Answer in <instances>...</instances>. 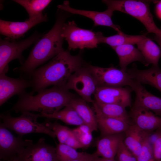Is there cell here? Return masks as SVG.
Returning a JSON list of instances; mask_svg holds the SVG:
<instances>
[{"instance_id":"obj_33","label":"cell","mask_w":161,"mask_h":161,"mask_svg":"<svg viewBox=\"0 0 161 161\" xmlns=\"http://www.w3.org/2000/svg\"><path fill=\"white\" fill-rule=\"evenodd\" d=\"M152 147L155 160H161V129L158 137L152 145Z\"/></svg>"},{"instance_id":"obj_7","label":"cell","mask_w":161,"mask_h":161,"mask_svg":"<svg viewBox=\"0 0 161 161\" xmlns=\"http://www.w3.org/2000/svg\"><path fill=\"white\" fill-rule=\"evenodd\" d=\"M43 35L35 32L27 38L17 41H10L6 39H0V74H6L8 70V64L18 59L21 65L24 63L23 52L37 42Z\"/></svg>"},{"instance_id":"obj_24","label":"cell","mask_w":161,"mask_h":161,"mask_svg":"<svg viewBox=\"0 0 161 161\" xmlns=\"http://www.w3.org/2000/svg\"><path fill=\"white\" fill-rule=\"evenodd\" d=\"M137 49L141 52L146 63L158 66L161 57V48L151 39L146 36L137 44Z\"/></svg>"},{"instance_id":"obj_12","label":"cell","mask_w":161,"mask_h":161,"mask_svg":"<svg viewBox=\"0 0 161 161\" xmlns=\"http://www.w3.org/2000/svg\"><path fill=\"white\" fill-rule=\"evenodd\" d=\"M16 161H58L56 147L45 142L41 138L35 144L28 146Z\"/></svg>"},{"instance_id":"obj_11","label":"cell","mask_w":161,"mask_h":161,"mask_svg":"<svg viewBox=\"0 0 161 161\" xmlns=\"http://www.w3.org/2000/svg\"><path fill=\"white\" fill-rule=\"evenodd\" d=\"M132 90L131 88L123 87H98L94 95L95 101L129 107L131 104Z\"/></svg>"},{"instance_id":"obj_16","label":"cell","mask_w":161,"mask_h":161,"mask_svg":"<svg viewBox=\"0 0 161 161\" xmlns=\"http://www.w3.org/2000/svg\"><path fill=\"white\" fill-rule=\"evenodd\" d=\"M31 80L22 78H13L6 74H0V106H1L12 96H19L26 92V89L32 87Z\"/></svg>"},{"instance_id":"obj_3","label":"cell","mask_w":161,"mask_h":161,"mask_svg":"<svg viewBox=\"0 0 161 161\" xmlns=\"http://www.w3.org/2000/svg\"><path fill=\"white\" fill-rule=\"evenodd\" d=\"M66 19L65 15L58 13L53 27L36 42L18 71L30 77L38 67L64 51L61 32Z\"/></svg>"},{"instance_id":"obj_5","label":"cell","mask_w":161,"mask_h":161,"mask_svg":"<svg viewBox=\"0 0 161 161\" xmlns=\"http://www.w3.org/2000/svg\"><path fill=\"white\" fill-rule=\"evenodd\" d=\"M17 117H12L9 113L1 114L0 126L10 129L15 131L18 135L31 133H41L47 134L55 138L54 132L47 127L44 123H41L37 121L41 114H34L29 112H22Z\"/></svg>"},{"instance_id":"obj_2","label":"cell","mask_w":161,"mask_h":161,"mask_svg":"<svg viewBox=\"0 0 161 161\" xmlns=\"http://www.w3.org/2000/svg\"><path fill=\"white\" fill-rule=\"evenodd\" d=\"M37 92L34 95L26 92L19 96L18 101L11 110L16 113L37 112L41 114H51L68 106L76 97L64 86H53Z\"/></svg>"},{"instance_id":"obj_26","label":"cell","mask_w":161,"mask_h":161,"mask_svg":"<svg viewBox=\"0 0 161 161\" xmlns=\"http://www.w3.org/2000/svg\"><path fill=\"white\" fill-rule=\"evenodd\" d=\"M95 102L104 115L131 124L129 114L124 106L117 104L104 103Z\"/></svg>"},{"instance_id":"obj_39","label":"cell","mask_w":161,"mask_h":161,"mask_svg":"<svg viewBox=\"0 0 161 161\" xmlns=\"http://www.w3.org/2000/svg\"><path fill=\"white\" fill-rule=\"evenodd\" d=\"M0 161H3L0 160Z\"/></svg>"},{"instance_id":"obj_34","label":"cell","mask_w":161,"mask_h":161,"mask_svg":"<svg viewBox=\"0 0 161 161\" xmlns=\"http://www.w3.org/2000/svg\"><path fill=\"white\" fill-rule=\"evenodd\" d=\"M99 156L96 152L92 154L87 153L83 161H94Z\"/></svg>"},{"instance_id":"obj_37","label":"cell","mask_w":161,"mask_h":161,"mask_svg":"<svg viewBox=\"0 0 161 161\" xmlns=\"http://www.w3.org/2000/svg\"><path fill=\"white\" fill-rule=\"evenodd\" d=\"M160 48H161V44L160 45Z\"/></svg>"},{"instance_id":"obj_4","label":"cell","mask_w":161,"mask_h":161,"mask_svg":"<svg viewBox=\"0 0 161 161\" xmlns=\"http://www.w3.org/2000/svg\"><path fill=\"white\" fill-rule=\"evenodd\" d=\"M153 1L136 0L102 1L107 5V8L112 12L120 11L137 19L144 25L148 32L155 34V40H161V29L155 24L150 10V4Z\"/></svg>"},{"instance_id":"obj_10","label":"cell","mask_w":161,"mask_h":161,"mask_svg":"<svg viewBox=\"0 0 161 161\" xmlns=\"http://www.w3.org/2000/svg\"><path fill=\"white\" fill-rule=\"evenodd\" d=\"M88 66L98 87H123L131 86L134 80L126 71L114 67L103 68L89 65Z\"/></svg>"},{"instance_id":"obj_8","label":"cell","mask_w":161,"mask_h":161,"mask_svg":"<svg viewBox=\"0 0 161 161\" xmlns=\"http://www.w3.org/2000/svg\"><path fill=\"white\" fill-rule=\"evenodd\" d=\"M64 86L75 91L87 102L92 103L94 101L92 95L98 87L88 65H83L75 71Z\"/></svg>"},{"instance_id":"obj_23","label":"cell","mask_w":161,"mask_h":161,"mask_svg":"<svg viewBox=\"0 0 161 161\" xmlns=\"http://www.w3.org/2000/svg\"><path fill=\"white\" fill-rule=\"evenodd\" d=\"M87 103L81 97H76L68 106L76 112L84 124L89 126L93 131H97L98 128L95 112Z\"/></svg>"},{"instance_id":"obj_17","label":"cell","mask_w":161,"mask_h":161,"mask_svg":"<svg viewBox=\"0 0 161 161\" xmlns=\"http://www.w3.org/2000/svg\"><path fill=\"white\" fill-rule=\"evenodd\" d=\"M136 96L133 105L148 109L161 117V98L148 92L139 83L134 80L130 87Z\"/></svg>"},{"instance_id":"obj_38","label":"cell","mask_w":161,"mask_h":161,"mask_svg":"<svg viewBox=\"0 0 161 161\" xmlns=\"http://www.w3.org/2000/svg\"><path fill=\"white\" fill-rule=\"evenodd\" d=\"M161 161V160H159V161Z\"/></svg>"},{"instance_id":"obj_35","label":"cell","mask_w":161,"mask_h":161,"mask_svg":"<svg viewBox=\"0 0 161 161\" xmlns=\"http://www.w3.org/2000/svg\"><path fill=\"white\" fill-rule=\"evenodd\" d=\"M94 161H117L114 159H109L103 157H97Z\"/></svg>"},{"instance_id":"obj_40","label":"cell","mask_w":161,"mask_h":161,"mask_svg":"<svg viewBox=\"0 0 161 161\" xmlns=\"http://www.w3.org/2000/svg\"></svg>"},{"instance_id":"obj_19","label":"cell","mask_w":161,"mask_h":161,"mask_svg":"<svg viewBox=\"0 0 161 161\" xmlns=\"http://www.w3.org/2000/svg\"><path fill=\"white\" fill-rule=\"evenodd\" d=\"M130 78L140 83L149 85L156 88L161 92V69L158 66H153L145 70L136 67L127 69Z\"/></svg>"},{"instance_id":"obj_14","label":"cell","mask_w":161,"mask_h":161,"mask_svg":"<svg viewBox=\"0 0 161 161\" xmlns=\"http://www.w3.org/2000/svg\"><path fill=\"white\" fill-rule=\"evenodd\" d=\"M47 20V14H43L23 22H14L0 20L1 34L12 39L22 36L31 28L36 25Z\"/></svg>"},{"instance_id":"obj_13","label":"cell","mask_w":161,"mask_h":161,"mask_svg":"<svg viewBox=\"0 0 161 161\" xmlns=\"http://www.w3.org/2000/svg\"><path fill=\"white\" fill-rule=\"evenodd\" d=\"M59 9L73 14L84 16L92 20L94 26H103L112 28L118 32L122 34L120 27L115 24L112 19L113 12L108 8L103 12L86 10L75 9L70 6L68 1H65L62 4L58 6Z\"/></svg>"},{"instance_id":"obj_31","label":"cell","mask_w":161,"mask_h":161,"mask_svg":"<svg viewBox=\"0 0 161 161\" xmlns=\"http://www.w3.org/2000/svg\"><path fill=\"white\" fill-rule=\"evenodd\" d=\"M149 136L145 140L140 152L136 157L137 161H156L152 146L148 140Z\"/></svg>"},{"instance_id":"obj_6","label":"cell","mask_w":161,"mask_h":161,"mask_svg":"<svg viewBox=\"0 0 161 161\" xmlns=\"http://www.w3.org/2000/svg\"><path fill=\"white\" fill-rule=\"evenodd\" d=\"M103 35L101 32L80 28L73 21L64 23L62 29L61 36L67 41L69 50L96 48Z\"/></svg>"},{"instance_id":"obj_28","label":"cell","mask_w":161,"mask_h":161,"mask_svg":"<svg viewBox=\"0 0 161 161\" xmlns=\"http://www.w3.org/2000/svg\"><path fill=\"white\" fill-rule=\"evenodd\" d=\"M13 1L25 8L28 14L29 19L42 14V11L52 1L49 0H15Z\"/></svg>"},{"instance_id":"obj_36","label":"cell","mask_w":161,"mask_h":161,"mask_svg":"<svg viewBox=\"0 0 161 161\" xmlns=\"http://www.w3.org/2000/svg\"><path fill=\"white\" fill-rule=\"evenodd\" d=\"M87 153H86L82 157L78 159L74 160L71 161H83Z\"/></svg>"},{"instance_id":"obj_30","label":"cell","mask_w":161,"mask_h":161,"mask_svg":"<svg viewBox=\"0 0 161 161\" xmlns=\"http://www.w3.org/2000/svg\"><path fill=\"white\" fill-rule=\"evenodd\" d=\"M72 130L83 148L87 147L90 145L93 139V131L89 126L83 124Z\"/></svg>"},{"instance_id":"obj_27","label":"cell","mask_w":161,"mask_h":161,"mask_svg":"<svg viewBox=\"0 0 161 161\" xmlns=\"http://www.w3.org/2000/svg\"><path fill=\"white\" fill-rule=\"evenodd\" d=\"M145 36V35H128L124 32L108 37L102 35L100 39V43L106 44L112 48L126 44L134 45L136 44Z\"/></svg>"},{"instance_id":"obj_29","label":"cell","mask_w":161,"mask_h":161,"mask_svg":"<svg viewBox=\"0 0 161 161\" xmlns=\"http://www.w3.org/2000/svg\"><path fill=\"white\" fill-rule=\"evenodd\" d=\"M56 148L58 161H71L78 159L86 153L78 152L76 149L64 144L59 143Z\"/></svg>"},{"instance_id":"obj_15","label":"cell","mask_w":161,"mask_h":161,"mask_svg":"<svg viewBox=\"0 0 161 161\" xmlns=\"http://www.w3.org/2000/svg\"><path fill=\"white\" fill-rule=\"evenodd\" d=\"M129 114L132 124L144 131L153 132L161 129V117L150 110L133 105Z\"/></svg>"},{"instance_id":"obj_32","label":"cell","mask_w":161,"mask_h":161,"mask_svg":"<svg viewBox=\"0 0 161 161\" xmlns=\"http://www.w3.org/2000/svg\"><path fill=\"white\" fill-rule=\"evenodd\" d=\"M116 156L117 161H137L136 157L125 146L123 140L119 147Z\"/></svg>"},{"instance_id":"obj_22","label":"cell","mask_w":161,"mask_h":161,"mask_svg":"<svg viewBox=\"0 0 161 161\" xmlns=\"http://www.w3.org/2000/svg\"><path fill=\"white\" fill-rule=\"evenodd\" d=\"M117 54L119 66L122 70L126 71L128 66L134 61H139L147 66L146 61L141 52L132 44H126L112 48Z\"/></svg>"},{"instance_id":"obj_1","label":"cell","mask_w":161,"mask_h":161,"mask_svg":"<svg viewBox=\"0 0 161 161\" xmlns=\"http://www.w3.org/2000/svg\"><path fill=\"white\" fill-rule=\"evenodd\" d=\"M83 65L80 54L72 55L68 50L63 51L32 73L30 92L34 94L51 86H64L71 75Z\"/></svg>"},{"instance_id":"obj_18","label":"cell","mask_w":161,"mask_h":161,"mask_svg":"<svg viewBox=\"0 0 161 161\" xmlns=\"http://www.w3.org/2000/svg\"><path fill=\"white\" fill-rule=\"evenodd\" d=\"M92 103V109L95 114L98 128L102 137L123 133L128 129L130 124L106 116L101 111L95 101Z\"/></svg>"},{"instance_id":"obj_25","label":"cell","mask_w":161,"mask_h":161,"mask_svg":"<svg viewBox=\"0 0 161 161\" xmlns=\"http://www.w3.org/2000/svg\"><path fill=\"white\" fill-rule=\"evenodd\" d=\"M41 114V117L60 120L69 125L79 126L84 124L76 112L69 106L52 114Z\"/></svg>"},{"instance_id":"obj_20","label":"cell","mask_w":161,"mask_h":161,"mask_svg":"<svg viewBox=\"0 0 161 161\" xmlns=\"http://www.w3.org/2000/svg\"><path fill=\"white\" fill-rule=\"evenodd\" d=\"M153 132L144 131L132 123L124 132L123 143L137 157L140 152L145 140Z\"/></svg>"},{"instance_id":"obj_21","label":"cell","mask_w":161,"mask_h":161,"mask_svg":"<svg viewBox=\"0 0 161 161\" xmlns=\"http://www.w3.org/2000/svg\"><path fill=\"white\" fill-rule=\"evenodd\" d=\"M123 133L102 137L97 144L96 152L98 156L104 158L114 159L119 147L124 139L125 136Z\"/></svg>"},{"instance_id":"obj_9","label":"cell","mask_w":161,"mask_h":161,"mask_svg":"<svg viewBox=\"0 0 161 161\" xmlns=\"http://www.w3.org/2000/svg\"><path fill=\"white\" fill-rule=\"evenodd\" d=\"M33 143L32 140L22 139V136L14 135L6 128L0 126V159L3 161H15L26 148Z\"/></svg>"}]
</instances>
